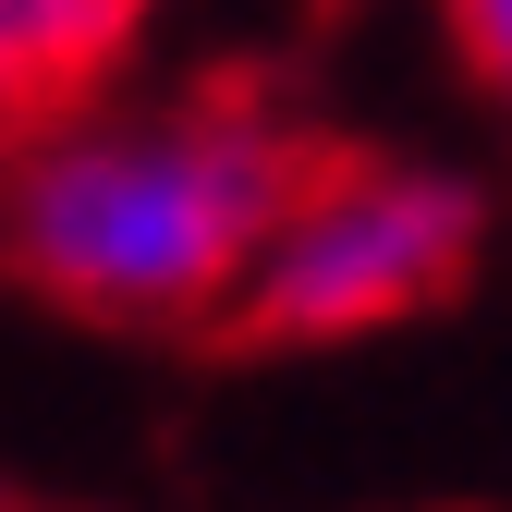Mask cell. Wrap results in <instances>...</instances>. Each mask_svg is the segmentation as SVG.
I'll return each instance as SVG.
<instances>
[{
  "instance_id": "obj_1",
  "label": "cell",
  "mask_w": 512,
  "mask_h": 512,
  "mask_svg": "<svg viewBox=\"0 0 512 512\" xmlns=\"http://www.w3.org/2000/svg\"><path fill=\"white\" fill-rule=\"evenodd\" d=\"M342 147L293 122L256 74H208L171 110L74 122L0 183V269L98 330H196L232 317L269 232Z\"/></svg>"
},
{
  "instance_id": "obj_2",
  "label": "cell",
  "mask_w": 512,
  "mask_h": 512,
  "mask_svg": "<svg viewBox=\"0 0 512 512\" xmlns=\"http://www.w3.org/2000/svg\"><path fill=\"white\" fill-rule=\"evenodd\" d=\"M476 232H488V208L452 171L342 147L305 183V208L269 232V256H256V281H244V305L220 330L232 342H366V330H403V317L452 305L476 281Z\"/></svg>"
},
{
  "instance_id": "obj_4",
  "label": "cell",
  "mask_w": 512,
  "mask_h": 512,
  "mask_svg": "<svg viewBox=\"0 0 512 512\" xmlns=\"http://www.w3.org/2000/svg\"><path fill=\"white\" fill-rule=\"evenodd\" d=\"M439 37H452V61L476 74V98L512 122V0H439Z\"/></svg>"
},
{
  "instance_id": "obj_5",
  "label": "cell",
  "mask_w": 512,
  "mask_h": 512,
  "mask_svg": "<svg viewBox=\"0 0 512 512\" xmlns=\"http://www.w3.org/2000/svg\"><path fill=\"white\" fill-rule=\"evenodd\" d=\"M0 183H13V171H0Z\"/></svg>"
},
{
  "instance_id": "obj_3",
  "label": "cell",
  "mask_w": 512,
  "mask_h": 512,
  "mask_svg": "<svg viewBox=\"0 0 512 512\" xmlns=\"http://www.w3.org/2000/svg\"><path fill=\"white\" fill-rule=\"evenodd\" d=\"M159 0H0V147H49L110 98Z\"/></svg>"
}]
</instances>
